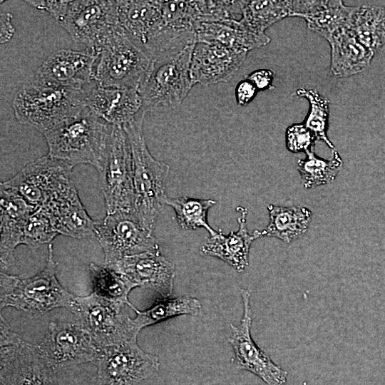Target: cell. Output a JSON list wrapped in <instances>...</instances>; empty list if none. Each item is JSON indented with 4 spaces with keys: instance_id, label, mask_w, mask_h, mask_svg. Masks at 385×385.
Listing matches in <instances>:
<instances>
[{
    "instance_id": "12",
    "label": "cell",
    "mask_w": 385,
    "mask_h": 385,
    "mask_svg": "<svg viewBox=\"0 0 385 385\" xmlns=\"http://www.w3.org/2000/svg\"><path fill=\"white\" fill-rule=\"evenodd\" d=\"M95 363L99 385H137L160 368L159 358L141 349L137 339L102 348Z\"/></svg>"
},
{
    "instance_id": "38",
    "label": "cell",
    "mask_w": 385,
    "mask_h": 385,
    "mask_svg": "<svg viewBox=\"0 0 385 385\" xmlns=\"http://www.w3.org/2000/svg\"><path fill=\"white\" fill-rule=\"evenodd\" d=\"M12 15L4 12L1 14V43L8 41L14 34V27L11 23Z\"/></svg>"
},
{
    "instance_id": "1",
    "label": "cell",
    "mask_w": 385,
    "mask_h": 385,
    "mask_svg": "<svg viewBox=\"0 0 385 385\" xmlns=\"http://www.w3.org/2000/svg\"><path fill=\"white\" fill-rule=\"evenodd\" d=\"M26 3L48 13L73 41L96 53L115 36L125 33L118 16V1L41 0Z\"/></svg>"
},
{
    "instance_id": "9",
    "label": "cell",
    "mask_w": 385,
    "mask_h": 385,
    "mask_svg": "<svg viewBox=\"0 0 385 385\" xmlns=\"http://www.w3.org/2000/svg\"><path fill=\"white\" fill-rule=\"evenodd\" d=\"M126 306L93 292L85 297L76 296L72 312L102 349L137 339L139 333Z\"/></svg>"
},
{
    "instance_id": "36",
    "label": "cell",
    "mask_w": 385,
    "mask_h": 385,
    "mask_svg": "<svg viewBox=\"0 0 385 385\" xmlns=\"http://www.w3.org/2000/svg\"><path fill=\"white\" fill-rule=\"evenodd\" d=\"M257 89L248 79L244 78L240 81L235 88V98L240 106L249 104L256 96Z\"/></svg>"
},
{
    "instance_id": "15",
    "label": "cell",
    "mask_w": 385,
    "mask_h": 385,
    "mask_svg": "<svg viewBox=\"0 0 385 385\" xmlns=\"http://www.w3.org/2000/svg\"><path fill=\"white\" fill-rule=\"evenodd\" d=\"M244 312L238 326L230 324L229 342L234 352L235 366L260 377L267 385H286L287 372L274 364L269 355L252 339L250 328L253 314L250 307V291L240 289Z\"/></svg>"
},
{
    "instance_id": "17",
    "label": "cell",
    "mask_w": 385,
    "mask_h": 385,
    "mask_svg": "<svg viewBox=\"0 0 385 385\" xmlns=\"http://www.w3.org/2000/svg\"><path fill=\"white\" fill-rule=\"evenodd\" d=\"M98 54L91 50L61 49L40 66L34 80L66 88H81L94 81Z\"/></svg>"
},
{
    "instance_id": "28",
    "label": "cell",
    "mask_w": 385,
    "mask_h": 385,
    "mask_svg": "<svg viewBox=\"0 0 385 385\" xmlns=\"http://www.w3.org/2000/svg\"><path fill=\"white\" fill-rule=\"evenodd\" d=\"M164 202L173 209L176 220L183 229L188 230L204 227L210 237L218 233L210 227L207 220L208 210L216 205L215 200L187 196L169 197L166 195Z\"/></svg>"
},
{
    "instance_id": "27",
    "label": "cell",
    "mask_w": 385,
    "mask_h": 385,
    "mask_svg": "<svg viewBox=\"0 0 385 385\" xmlns=\"http://www.w3.org/2000/svg\"><path fill=\"white\" fill-rule=\"evenodd\" d=\"M201 309L200 302L192 297L183 296L175 298L163 297L156 300L149 309L140 311L135 307L133 309L136 317L133 319L138 333L145 327L155 324L179 315L197 316Z\"/></svg>"
},
{
    "instance_id": "32",
    "label": "cell",
    "mask_w": 385,
    "mask_h": 385,
    "mask_svg": "<svg viewBox=\"0 0 385 385\" xmlns=\"http://www.w3.org/2000/svg\"><path fill=\"white\" fill-rule=\"evenodd\" d=\"M89 270L95 293L108 299L125 304L131 309L135 307L128 299L130 292L135 287L123 276L106 266L95 263L90 264Z\"/></svg>"
},
{
    "instance_id": "4",
    "label": "cell",
    "mask_w": 385,
    "mask_h": 385,
    "mask_svg": "<svg viewBox=\"0 0 385 385\" xmlns=\"http://www.w3.org/2000/svg\"><path fill=\"white\" fill-rule=\"evenodd\" d=\"M12 106L21 124L34 127L43 133L82 112L87 107V94L81 88L34 80L16 93Z\"/></svg>"
},
{
    "instance_id": "7",
    "label": "cell",
    "mask_w": 385,
    "mask_h": 385,
    "mask_svg": "<svg viewBox=\"0 0 385 385\" xmlns=\"http://www.w3.org/2000/svg\"><path fill=\"white\" fill-rule=\"evenodd\" d=\"M96 53L94 82L107 87L139 90L150 74L155 60L125 33L119 34Z\"/></svg>"
},
{
    "instance_id": "31",
    "label": "cell",
    "mask_w": 385,
    "mask_h": 385,
    "mask_svg": "<svg viewBox=\"0 0 385 385\" xmlns=\"http://www.w3.org/2000/svg\"><path fill=\"white\" fill-rule=\"evenodd\" d=\"M349 30L361 44L375 53L385 43L381 6H356Z\"/></svg>"
},
{
    "instance_id": "24",
    "label": "cell",
    "mask_w": 385,
    "mask_h": 385,
    "mask_svg": "<svg viewBox=\"0 0 385 385\" xmlns=\"http://www.w3.org/2000/svg\"><path fill=\"white\" fill-rule=\"evenodd\" d=\"M196 41L214 42L229 48L247 52L268 44L270 37L258 33L242 21L198 23L195 27Z\"/></svg>"
},
{
    "instance_id": "13",
    "label": "cell",
    "mask_w": 385,
    "mask_h": 385,
    "mask_svg": "<svg viewBox=\"0 0 385 385\" xmlns=\"http://www.w3.org/2000/svg\"><path fill=\"white\" fill-rule=\"evenodd\" d=\"M37 346L55 372L61 368L96 361L101 351L91 334L78 322H50L44 338Z\"/></svg>"
},
{
    "instance_id": "35",
    "label": "cell",
    "mask_w": 385,
    "mask_h": 385,
    "mask_svg": "<svg viewBox=\"0 0 385 385\" xmlns=\"http://www.w3.org/2000/svg\"><path fill=\"white\" fill-rule=\"evenodd\" d=\"M314 135L303 123L289 125L285 133L286 147L292 153H299L314 146Z\"/></svg>"
},
{
    "instance_id": "5",
    "label": "cell",
    "mask_w": 385,
    "mask_h": 385,
    "mask_svg": "<svg viewBox=\"0 0 385 385\" xmlns=\"http://www.w3.org/2000/svg\"><path fill=\"white\" fill-rule=\"evenodd\" d=\"M111 125L95 115L88 106L43 134L48 155L73 167L89 164L98 168Z\"/></svg>"
},
{
    "instance_id": "33",
    "label": "cell",
    "mask_w": 385,
    "mask_h": 385,
    "mask_svg": "<svg viewBox=\"0 0 385 385\" xmlns=\"http://www.w3.org/2000/svg\"><path fill=\"white\" fill-rule=\"evenodd\" d=\"M292 96L307 99L309 111L303 124L314 135L317 140H322L329 148H334V145L327 135L329 115V100L318 91L304 88L297 89Z\"/></svg>"
},
{
    "instance_id": "37",
    "label": "cell",
    "mask_w": 385,
    "mask_h": 385,
    "mask_svg": "<svg viewBox=\"0 0 385 385\" xmlns=\"http://www.w3.org/2000/svg\"><path fill=\"white\" fill-rule=\"evenodd\" d=\"M251 81L257 91H263L274 88L272 85L274 72L270 69H259L252 71L245 76Z\"/></svg>"
},
{
    "instance_id": "8",
    "label": "cell",
    "mask_w": 385,
    "mask_h": 385,
    "mask_svg": "<svg viewBox=\"0 0 385 385\" xmlns=\"http://www.w3.org/2000/svg\"><path fill=\"white\" fill-rule=\"evenodd\" d=\"M194 44L175 55L155 60L150 74L138 90L145 112L176 108L186 98L194 86L190 76Z\"/></svg>"
},
{
    "instance_id": "19",
    "label": "cell",
    "mask_w": 385,
    "mask_h": 385,
    "mask_svg": "<svg viewBox=\"0 0 385 385\" xmlns=\"http://www.w3.org/2000/svg\"><path fill=\"white\" fill-rule=\"evenodd\" d=\"M86 94L88 108L111 125L123 128L143 110L141 96L137 89L107 87L96 83Z\"/></svg>"
},
{
    "instance_id": "22",
    "label": "cell",
    "mask_w": 385,
    "mask_h": 385,
    "mask_svg": "<svg viewBox=\"0 0 385 385\" xmlns=\"http://www.w3.org/2000/svg\"><path fill=\"white\" fill-rule=\"evenodd\" d=\"M118 16L125 34L145 50L162 23L161 1H118Z\"/></svg>"
},
{
    "instance_id": "18",
    "label": "cell",
    "mask_w": 385,
    "mask_h": 385,
    "mask_svg": "<svg viewBox=\"0 0 385 385\" xmlns=\"http://www.w3.org/2000/svg\"><path fill=\"white\" fill-rule=\"evenodd\" d=\"M237 51L214 42L196 41L190 62L193 84L210 86L229 81L247 57Z\"/></svg>"
},
{
    "instance_id": "6",
    "label": "cell",
    "mask_w": 385,
    "mask_h": 385,
    "mask_svg": "<svg viewBox=\"0 0 385 385\" xmlns=\"http://www.w3.org/2000/svg\"><path fill=\"white\" fill-rule=\"evenodd\" d=\"M99 184L107 214L133 212V166L128 136L111 125L98 168Z\"/></svg>"
},
{
    "instance_id": "25",
    "label": "cell",
    "mask_w": 385,
    "mask_h": 385,
    "mask_svg": "<svg viewBox=\"0 0 385 385\" xmlns=\"http://www.w3.org/2000/svg\"><path fill=\"white\" fill-rule=\"evenodd\" d=\"M331 51L330 71L337 77H349L363 71L374 52L361 44L350 30H344L327 39Z\"/></svg>"
},
{
    "instance_id": "16",
    "label": "cell",
    "mask_w": 385,
    "mask_h": 385,
    "mask_svg": "<svg viewBox=\"0 0 385 385\" xmlns=\"http://www.w3.org/2000/svg\"><path fill=\"white\" fill-rule=\"evenodd\" d=\"M106 267L123 276L134 287L151 289L163 297L172 294L175 263L160 251L123 257Z\"/></svg>"
},
{
    "instance_id": "2",
    "label": "cell",
    "mask_w": 385,
    "mask_h": 385,
    "mask_svg": "<svg viewBox=\"0 0 385 385\" xmlns=\"http://www.w3.org/2000/svg\"><path fill=\"white\" fill-rule=\"evenodd\" d=\"M145 111L123 127L130 142L133 166V212L142 225L153 233L165 204V183L170 166L150 153L143 134Z\"/></svg>"
},
{
    "instance_id": "10",
    "label": "cell",
    "mask_w": 385,
    "mask_h": 385,
    "mask_svg": "<svg viewBox=\"0 0 385 385\" xmlns=\"http://www.w3.org/2000/svg\"><path fill=\"white\" fill-rule=\"evenodd\" d=\"M1 385H57L54 370L38 346L28 343L6 325L1 314Z\"/></svg>"
},
{
    "instance_id": "26",
    "label": "cell",
    "mask_w": 385,
    "mask_h": 385,
    "mask_svg": "<svg viewBox=\"0 0 385 385\" xmlns=\"http://www.w3.org/2000/svg\"><path fill=\"white\" fill-rule=\"evenodd\" d=\"M270 222L261 236L277 237L285 243L303 236L308 230L312 212L304 207L267 205Z\"/></svg>"
},
{
    "instance_id": "21",
    "label": "cell",
    "mask_w": 385,
    "mask_h": 385,
    "mask_svg": "<svg viewBox=\"0 0 385 385\" xmlns=\"http://www.w3.org/2000/svg\"><path fill=\"white\" fill-rule=\"evenodd\" d=\"M240 215L237 218L239 229L224 235L221 230L213 237L207 238L201 245L200 252L203 255L217 257L225 262L237 272H243L249 265L250 248L254 240L262 237L260 231L248 233L246 225L247 211L238 207Z\"/></svg>"
},
{
    "instance_id": "23",
    "label": "cell",
    "mask_w": 385,
    "mask_h": 385,
    "mask_svg": "<svg viewBox=\"0 0 385 385\" xmlns=\"http://www.w3.org/2000/svg\"><path fill=\"white\" fill-rule=\"evenodd\" d=\"M356 6L342 1H301L298 17L307 27L326 40L344 30H349Z\"/></svg>"
},
{
    "instance_id": "14",
    "label": "cell",
    "mask_w": 385,
    "mask_h": 385,
    "mask_svg": "<svg viewBox=\"0 0 385 385\" xmlns=\"http://www.w3.org/2000/svg\"><path fill=\"white\" fill-rule=\"evenodd\" d=\"M73 166L48 154L23 168L1 184L38 207L46 204L73 183Z\"/></svg>"
},
{
    "instance_id": "20",
    "label": "cell",
    "mask_w": 385,
    "mask_h": 385,
    "mask_svg": "<svg viewBox=\"0 0 385 385\" xmlns=\"http://www.w3.org/2000/svg\"><path fill=\"white\" fill-rule=\"evenodd\" d=\"M41 207L48 213L58 234L79 239L95 237L96 221L88 215L73 183Z\"/></svg>"
},
{
    "instance_id": "34",
    "label": "cell",
    "mask_w": 385,
    "mask_h": 385,
    "mask_svg": "<svg viewBox=\"0 0 385 385\" xmlns=\"http://www.w3.org/2000/svg\"><path fill=\"white\" fill-rule=\"evenodd\" d=\"M58 235L48 213L39 207L24 222L22 244L37 249L44 244L50 243Z\"/></svg>"
},
{
    "instance_id": "30",
    "label": "cell",
    "mask_w": 385,
    "mask_h": 385,
    "mask_svg": "<svg viewBox=\"0 0 385 385\" xmlns=\"http://www.w3.org/2000/svg\"><path fill=\"white\" fill-rule=\"evenodd\" d=\"M304 153L306 158L298 160L297 169L305 188L327 185L335 180L342 166V160L337 151L333 152L330 160L318 157L314 147Z\"/></svg>"
},
{
    "instance_id": "11",
    "label": "cell",
    "mask_w": 385,
    "mask_h": 385,
    "mask_svg": "<svg viewBox=\"0 0 385 385\" xmlns=\"http://www.w3.org/2000/svg\"><path fill=\"white\" fill-rule=\"evenodd\" d=\"M94 232L104 252L105 266L123 257L160 251L158 239L134 212L107 214L101 222H96Z\"/></svg>"
},
{
    "instance_id": "29",
    "label": "cell",
    "mask_w": 385,
    "mask_h": 385,
    "mask_svg": "<svg viewBox=\"0 0 385 385\" xmlns=\"http://www.w3.org/2000/svg\"><path fill=\"white\" fill-rule=\"evenodd\" d=\"M287 17H292V1H244L240 21L265 34L269 27Z\"/></svg>"
},
{
    "instance_id": "3",
    "label": "cell",
    "mask_w": 385,
    "mask_h": 385,
    "mask_svg": "<svg viewBox=\"0 0 385 385\" xmlns=\"http://www.w3.org/2000/svg\"><path fill=\"white\" fill-rule=\"evenodd\" d=\"M56 265L53 246L49 244L45 267L36 275L22 278L1 272V309L11 307L31 317H39L58 307L72 312L76 296L58 281Z\"/></svg>"
}]
</instances>
